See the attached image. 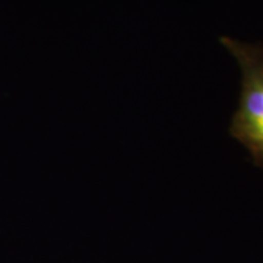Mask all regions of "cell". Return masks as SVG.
<instances>
[{
    "instance_id": "1",
    "label": "cell",
    "mask_w": 263,
    "mask_h": 263,
    "mask_svg": "<svg viewBox=\"0 0 263 263\" xmlns=\"http://www.w3.org/2000/svg\"><path fill=\"white\" fill-rule=\"evenodd\" d=\"M219 43L241 70V92L230 135L247 148L254 165L263 168V44L230 37H221Z\"/></svg>"
}]
</instances>
